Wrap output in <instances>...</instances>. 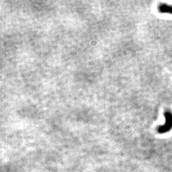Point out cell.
Here are the masks:
<instances>
[{
    "label": "cell",
    "instance_id": "1",
    "mask_svg": "<svg viewBox=\"0 0 172 172\" xmlns=\"http://www.w3.org/2000/svg\"><path fill=\"white\" fill-rule=\"evenodd\" d=\"M165 117V123L159 126L157 128V132L160 134H164L168 132L172 129V113L170 110H166L164 114Z\"/></svg>",
    "mask_w": 172,
    "mask_h": 172
},
{
    "label": "cell",
    "instance_id": "2",
    "mask_svg": "<svg viewBox=\"0 0 172 172\" xmlns=\"http://www.w3.org/2000/svg\"><path fill=\"white\" fill-rule=\"evenodd\" d=\"M159 12L161 14H172V6L167 4H160L158 7Z\"/></svg>",
    "mask_w": 172,
    "mask_h": 172
}]
</instances>
